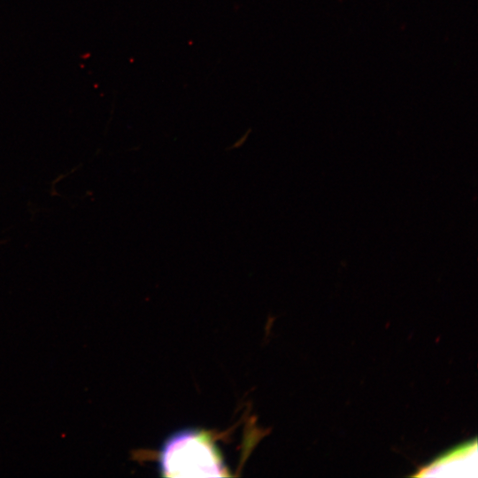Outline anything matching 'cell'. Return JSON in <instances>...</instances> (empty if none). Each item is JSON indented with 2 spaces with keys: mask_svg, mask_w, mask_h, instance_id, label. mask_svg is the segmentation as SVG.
<instances>
[{
  "mask_svg": "<svg viewBox=\"0 0 478 478\" xmlns=\"http://www.w3.org/2000/svg\"><path fill=\"white\" fill-rule=\"evenodd\" d=\"M159 466L170 477H221L225 467L209 436L194 429L179 431L165 443Z\"/></svg>",
  "mask_w": 478,
  "mask_h": 478,
  "instance_id": "1",
  "label": "cell"
}]
</instances>
